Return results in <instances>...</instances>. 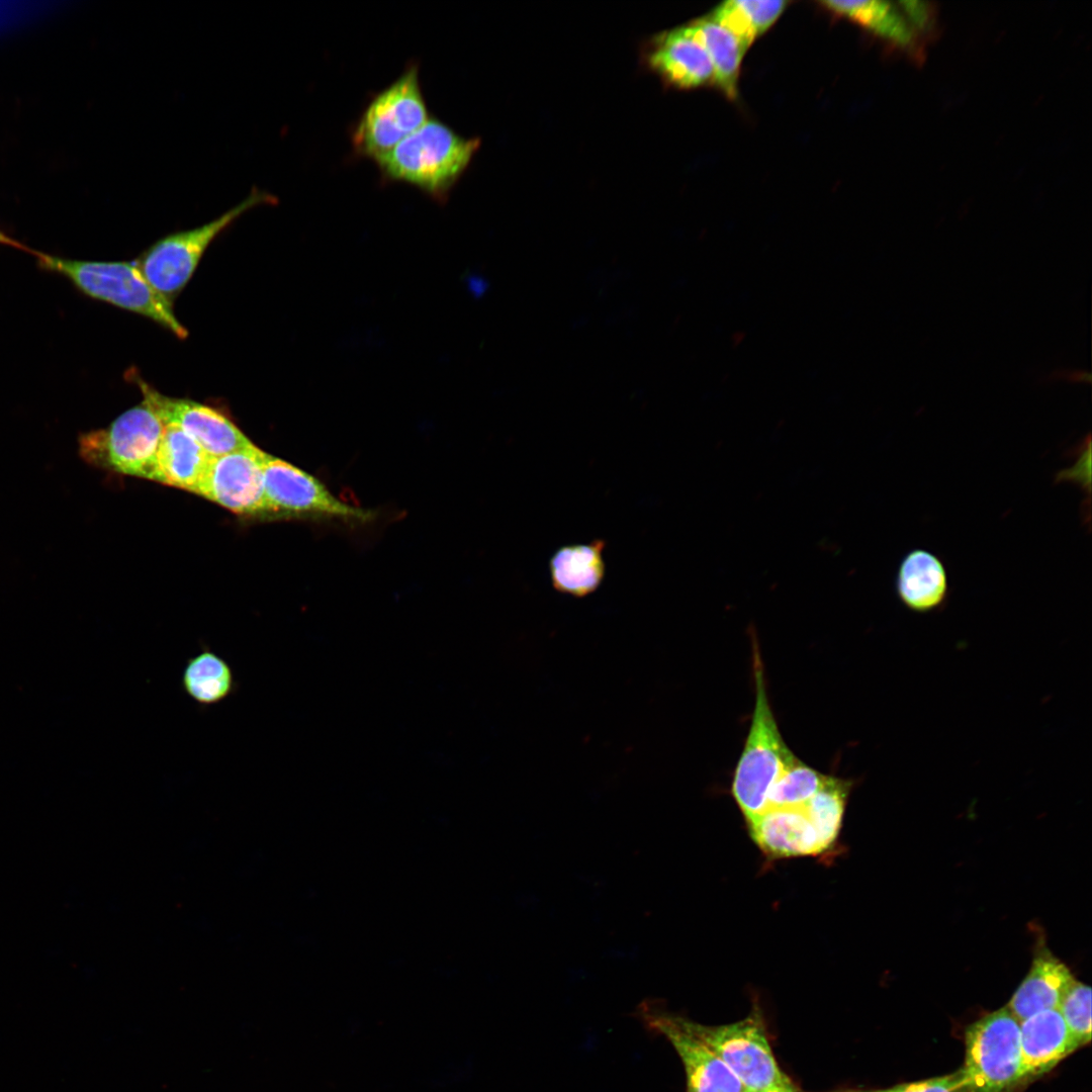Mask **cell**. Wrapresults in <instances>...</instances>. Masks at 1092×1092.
<instances>
[{"mask_svg": "<svg viewBox=\"0 0 1092 1092\" xmlns=\"http://www.w3.org/2000/svg\"><path fill=\"white\" fill-rule=\"evenodd\" d=\"M480 146L437 118L427 122L374 160L382 177L411 184L443 203Z\"/></svg>", "mask_w": 1092, "mask_h": 1092, "instance_id": "cell-1", "label": "cell"}, {"mask_svg": "<svg viewBox=\"0 0 1092 1092\" xmlns=\"http://www.w3.org/2000/svg\"><path fill=\"white\" fill-rule=\"evenodd\" d=\"M35 255L42 267L64 275L88 296L148 317L179 339L187 337L172 301L148 282L134 261H78L42 253Z\"/></svg>", "mask_w": 1092, "mask_h": 1092, "instance_id": "cell-2", "label": "cell"}, {"mask_svg": "<svg viewBox=\"0 0 1092 1092\" xmlns=\"http://www.w3.org/2000/svg\"><path fill=\"white\" fill-rule=\"evenodd\" d=\"M754 651V709L731 785L732 796L746 821L766 811L771 787L795 758L783 740L771 711L756 646Z\"/></svg>", "mask_w": 1092, "mask_h": 1092, "instance_id": "cell-3", "label": "cell"}, {"mask_svg": "<svg viewBox=\"0 0 1092 1092\" xmlns=\"http://www.w3.org/2000/svg\"><path fill=\"white\" fill-rule=\"evenodd\" d=\"M273 203L274 196L253 189L243 201L215 219L160 239L134 262L148 282L173 301L192 277L207 247L221 232L250 209Z\"/></svg>", "mask_w": 1092, "mask_h": 1092, "instance_id": "cell-4", "label": "cell"}, {"mask_svg": "<svg viewBox=\"0 0 1092 1092\" xmlns=\"http://www.w3.org/2000/svg\"><path fill=\"white\" fill-rule=\"evenodd\" d=\"M428 113L419 65L411 64L364 108L352 130L355 153L376 160L422 127Z\"/></svg>", "mask_w": 1092, "mask_h": 1092, "instance_id": "cell-5", "label": "cell"}, {"mask_svg": "<svg viewBox=\"0 0 1092 1092\" xmlns=\"http://www.w3.org/2000/svg\"><path fill=\"white\" fill-rule=\"evenodd\" d=\"M163 429L161 420L143 401L108 427L82 434L79 453L92 466L152 480Z\"/></svg>", "mask_w": 1092, "mask_h": 1092, "instance_id": "cell-6", "label": "cell"}, {"mask_svg": "<svg viewBox=\"0 0 1092 1092\" xmlns=\"http://www.w3.org/2000/svg\"><path fill=\"white\" fill-rule=\"evenodd\" d=\"M962 1070L969 1092H1009L1023 1082L1020 1022L1006 1006L968 1027Z\"/></svg>", "mask_w": 1092, "mask_h": 1092, "instance_id": "cell-7", "label": "cell"}, {"mask_svg": "<svg viewBox=\"0 0 1092 1092\" xmlns=\"http://www.w3.org/2000/svg\"><path fill=\"white\" fill-rule=\"evenodd\" d=\"M263 516L367 523L375 514L343 502L313 475L266 453Z\"/></svg>", "mask_w": 1092, "mask_h": 1092, "instance_id": "cell-8", "label": "cell"}, {"mask_svg": "<svg viewBox=\"0 0 1092 1092\" xmlns=\"http://www.w3.org/2000/svg\"><path fill=\"white\" fill-rule=\"evenodd\" d=\"M682 1022L732 1070L747 1092L790 1081L774 1057L757 1013L723 1025H705L685 1017Z\"/></svg>", "mask_w": 1092, "mask_h": 1092, "instance_id": "cell-9", "label": "cell"}, {"mask_svg": "<svg viewBox=\"0 0 1092 1092\" xmlns=\"http://www.w3.org/2000/svg\"><path fill=\"white\" fill-rule=\"evenodd\" d=\"M636 1013L649 1030L664 1036L679 1056L686 1072V1092H747L732 1070L685 1026L682 1016L651 999L642 1001Z\"/></svg>", "mask_w": 1092, "mask_h": 1092, "instance_id": "cell-10", "label": "cell"}, {"mask_svg": "<svg viewBox=\"0 0 1092 1092\" xmlns=\"http://www.w3.org/2000/svg\"><path fill=\"white\" fill-rule=\"evenodd\" d=\"M253 443L212 456L195 494L242 516H263L264 458Z\"/></svg>", "mask_w": 1092, "mask_h": 1092, "instance_id": "cell-11", "label": "cell"}, {"mask_svg": "<svg viewBox=\"0 0 1092 1092\" xmlns=\"http://www.w3.org/2000/svg\"><path fill=\"white\" fill-rule=\"evenodd\" d=\"M129 379L141 389L143 401L163 425H176L191 436L211 456H221L252 443L223 414L187 398L162 394L135 372Z\"/></svg>", "mask_w": 1092, "mask_h": 1092, "instance_id": "cell-12", "label": "cell"}, {"mask_svg": "<svg viewBox=\"0 0 1092 1092\" xmlns=\"http://www.w3.org/2000/svg\"><path fill=\"white\" fill-rule=\"evenodd\" d=\"M648 68L677 89H696L713 83L708 53L688 24L653 35L644 49Z\"/></svg>", "mask_w": 1092, "mask_h": 1092, "instance_id": "cell-13", "label": "cell"}, {"mask_svg": "<svg viewBox=\"0 0 1092 1092\" xmlns=\"http://www.w3.org/2000/svg\"><path fill=\"white\" fill-rule=\"evenodd\" d=\"M837 15L863 26L898 46L912 44L928 20V8L922 2H901V7L887 1H822Z\"/></svg>", "mask_w": 1092, "mask_h": 1092, "instance_id": "cell-14", "label": "cell"}, {"mask_svg": "<svg viewBox=\"0 0 1092 1092\" xmlns=\"http://www.w3.org/2000/svg\"><path fill=\"white\" fill-rule=\"evenodd\" d=\"M895 592L904 607L915 613H930L944 607L949 596L944 561L927 549L909 550L899 562Z\"/></svg>", "mask_w": 1092, "mask_h": 1092, "instance_id": "cell-15", "label": "cell"}, {"mask_svg": "<svg viewBox=\"0 0 1092 1092\" xmlns=\"http://www.w3.org/2000/svg\"><path fill=\"white\" fill-rule=\"evenodd\" d=\"M753 841L770 857L816 855L824 848L801 809H769L747 821Z\"/></svg>", "mask_w": 1092, "mask_h": 1092, "instance_id": "cell-16", "label": "cell"}, {"mask_svg": "<svg viewBox=\"0 0 1092 1092\" xmlns=\"http://www.w3.org/2000/svg\"><path fill=\"white\" fill-rule=\"evenodd\" d=\"M1078 1048L1059 1009L1040 1011L1020 1021L1023 1082L1049 1072Z\"/></svg>", "mask_w": 1092, "mask_h": 1092, "instance_id": "cell-17", "label": "cell"}, {"mask_svg": "<svg viewBox=\"0 0 1092 1092\" xmlns=\"http://www.w3.org/2000/svg\"><path fill=\"white\" fill-rule=\"evenodd\" d=\"M1072 972L1045 945H1036L1027 976L1007 1004L1008 1010L1020 1022L1049 1009H1058L1068 989L1074 983Z\"/></svg>", "mask_w": 1092, "mask_h": 1092, "instance_id": "cell-18", "label": "cell"}, {"mask_svg": "<svg viewBox=\"0 0 1092 1092\" xmlns=\"http://www.w3.org/2000/svg\"><path fill=\"white\" fill-rule=\"evenodd\" d=\"M212 456L176 425H164L153 479L195 493Z\"/></svg>", "mask_w": 1092, "mask_h": 1092, "instance_id": "cell-19", "label": "cell"}, {"mask_svg": "<svg viewBox=\"0 0 1092 1092\" xmlns=\"http://www.w3.org/2000/svg\"><path fill=\"white\" fill-rule=\"evenodd\" d=\"M606 542L565 545L550 558L552 586L559 593L582 598L599 588L605 576L603 552Z\"/></svg>", "mask_w": 1092, "mask_h": 1092, "instance_id": "cell-20", "label": "cell"}, {"mask_svg": "<svg viewBox=\"0 0 1092 1092\" xmlns=\"http://www.w3.org/2000/svg\"><path fill=\"white\" fill-rule=\"evenodd\" d=\"M688 26L710 57L714 69L713 83L726 97L735 99L741 62L748 48L710 15Z\"/></svg>", "mask_w": 1092, "mask_h": 1092, "instance_id": "cell-21", "label": "cell"}, {"mask_svg": "<svg viewBox=\"0 0 1092 1092\" xmlns=\"http://www.w3.org/2000/svg\"><path fill=\"white\" fill-rule=\"evenodd\" d=\"M181 686L195 704L210 707L231 697L237 681L230 663L208 647L190 657L181 675Z\"/></svg>", "mask_w": 1092, "mask_h": 1092, "instance_id": "cell-22", "label": "cell"}, {"mask_svg": "<svg viewBox=\"0 0 1092 1092\" xmlns=\"http://www.w3.org/2000/svg\"><path fill=\"white\" fill-rule=\"evenodd\" d=\"M787 1L731 0L721 3L710 16L727 27L749 49L782 15Z\"/></svg>", "mask_w": 1092, "mask_h": 1092, "instance_id": "cell-23", "label": "cell"}, {"mask_svg": "<svg viewBox=\"0 0 1092 1092\" xmlns=\"http://www.w3.org/2000/svg\"><path fill=\"white\" fill-rule=\"evenodd\" d=\"M851 787L849 780L827 776L822 788L802 808L825 849L839 834Z\"/></svg>", "mask_w": 1092, "mask_h": 1092, "instance_id": "cell-24", "label": "cell"}, {"mask_svg": "<svg viewBox=\"0 0 1092 1092\" xmlns=\"http://www.w3.org/2000/svg\"><path fill=\"white\" fill-rule=\"evenodd\" d=\"M826 778L795 756L771 787L766 811L803 808L822 788Z\"/></svg>", "mask_w": 1092, "mask_h": 1092, "instance_id": "cell-25", "label": "cell"}, {"mask_svg": "<svg viewBox=\"0 0 1092 1092\" xmlns=\"http://www.w3.org/2000/svg\"><path fill=\"white\" fill-rule=\"evenodd\" d=\"M1058 1009L1079 1046L1088 1043L1091 1039L1090 987L1075 980Z\"/></svg>", "mask_w": 1092, "mask_h": 1092, "instance_id": "cell-26", "label": "cell"}, {"mask_svg": "<svg viewBox=\"0 0 1092 1092\" xmlns=\"http://www.w3.org/2000/svg\"><path fill=\"white\" fill-rule=\"evenodd\" d=\"M844 1092H969V1089L963 1070L960 1069L954 1073L941 1077L900 1084L886 1089L848 1090Z\"/></svg>", "mask_w": 1092, "mask_h": 1092, "instance_id": "cell-27", "label": "cell"}, {"mask_svg": "<svg viewBox=\"0 0 1092 1092\" xmlns=\"http://www.w3.org/2000/svg\"><path fill=\"white\" fill-rule=\"evenodd\" d=\"M756 1092H799L791 1081Z\"/></svg>", "mask_w": 1092, "mask_h": 1092, "instance_id": "cell-28", "label": "cell"}, {"mask_svg": "<svg viewBox=\"0 0 1092 1092\" xmlns=\"http://www.w3.org/2000/svg\"><path fill=\"white\" fill-rule=\"evenodd\" d=\"M0 244L10 245V246H13V247H18V248L23 249V246H21L20 244H18L17 242L12 240L11 238L7 237L1 231H0Z\"/></svg>", "mask_w": 1092, "mask_h": 1092, "instance_id": "cell-29", "label": "cell"}]
</instances>
